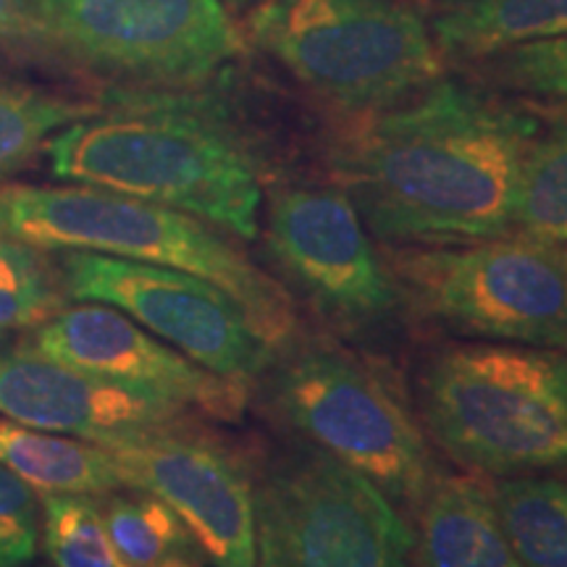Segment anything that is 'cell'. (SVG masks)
I'll use <instances>...</instances> for the list:
<instances>
[{
	"label": "cell",
	"mask_w": 567,
	"mask_h": 567,
	"mask_svg": "<svg viewBox=\"0 0 567 567\" xmlns=\"http://www.w3.org/2000/svg\"><path fill=\"white\" fill-rule=\"evenodd\" d=\"M538 124L465 84L363 113L334 151L339 187L381 243L465 245L515 231L523 158Z\"/></svg>",
	"instance_id": "1"
},
{
	"label": "cell",
	"mask_w": 567,
	"mask_h": 567,
	"mask_svg": "<svg viewBox=\"0 0 567 567\" xmlns=\"http://www.w3.org/2000/svg\"><path fill=\"white\" fill-rule=\"evenodd\" d=\"M45 153L61 182L174 208L245 243L260 237L258 163L218 113L189 97L101 105L53 134Z\"/></svg>",
	"instance_id": "2"
},
{
	"label": "cell",
	"mask_w": 567,
	"mask_h": 567,
	"mask_svg": "<svg viewBox=\"0 0 567 567\" xmlns=\"http://www.w3.org/2000/svg\"><path fill=\"white\" fill-rule=\"evenodd\" d=\"M429 442L481 478L567 467V352L513 342L439 347L415 379Z\"/></svg>",
	"instance_id": "3"
},
{
	"label": "cell",
	"mask_w": 567,
	"mask_h": 567,
	"mask_svg": "<svg viewBox=\"0 0 567 567\" xmlns=\"http://www.w3.org/2000/svg\"><path fill=\"white\" fill-rule=\"evenodd\" d=\"M0 231L42 250H82L208 279L237 300L276 350L297 337L292 295L200 218L90 184L0 187Z\"/></svg>",
	"instance_id": "4"
},
{
	"label": "cell",
	"mask_w": 567,
	"mask_h": 567,
	"mask_svg": "<svg viewBox=\"0 0 567 567\" xmlns=\"http://www.w3.org/2000/svg\"><path fill=\"white\" fill-rule=\"evenodd\" d=\"M260 379L284 431L365 476L410 520L417 517L439 467L417 413L384 365L329 339L295 337Z\"/></svg>",
	"instance_id": "5"
},
{
	"label": "cell",
	"mask_w": 567,
	"mask_h": 567,
	"mask_svg": "<svg viewBox=\"0 0 567 567\" xmlns=\"http://www.w3.org/2000/svg\"><path fill=\"white\" fill-rule=\"evenodd\" d=\"M252 40L323 101L384 111L442 80L425 21L396 0H260Z\"/></svg>",
	"instance_id": "6"
},
{
	"label": "cell",
	"mask_w": 567,
	"mask_h": 567,
	"mask_svg": "<svg viewBox=\"0 0 567 567\" xmlns=\"http://www.w3.org/2000/svg\"><path fill=\"white\" fill-rule=\"evenodd\" d=\"M386 264L408 310L450 334L567 352L563 245L509 231L465 245L392 247Z\"/></svg>",
	"instance_id": "7"
},
{
	"label": "cell",
	"mask_w": 567,
	"mask_h": 567,
	"mask_svg": "<svg viewBox=\"0 0 567 567\" xmlns=\"http://www.w3.org/2000/svg\"><path fill=\"white\" fill-rule=\"evenodd\" d=\"M255 481L258 567H410V517L379 486L305 442L274 450Z\"/></svg>",
	"instance_id": "8"
},
{
	"label": "cell",
	"mask_w": 567,
	"mask_h": 567,
	"mask_svg": "<svg viewBox=\"0 0 567 567\" xmlns=\"http://www.w3.org/2000/svg\"><path fill=\"white\" fill-rule=\"evenodd\" d=\"M260 234L276 279L331 334L375 339L405 321V295L342 187L279 189Z\"/></svg>",
	"instance_id": "9"
},
{
	"label": "cell",
	"mask_w": 567,
	"mask_h": 567,
	"mask_svg": "<svg viewBox=\"0 0 567 567\" xmlns=\"http://www.w3.org/2000/svg\"><path fill=\"white\" fill-rule=\"evenodd\" d=\"M30 6L48 48L142 84L193 87L245 51L224 0H30Z\"/></svg>",
	"instance_id": "10"
},
{
	"label": "cell",
	"mask_w": 567,
	"mask_h": 567,
	"mask_svg": "<svg viewBox=\"0 0 567 567\" xmlns=\"http://www.w3.org/2000/svg\"><path fill=\"white\" fill-rule=\"evenodd\" d=\"M59 258L66 297L122 310L210 373L250 386L274 363L276 347L218 284L176 268L97 252L61 250Z\"/></svg>",
	"instance_id": "11"
},
{
	"label": "cell",
	"mask_w": 567,
	"mask_h": 567,
	"mask_svg": "<svg viewBox=\"0 0 567 567\" xmlns=\"http://www.w3.org/2000/svg\"><path fill=\"white\" fill-rule=\"evenodd\" d=\"M124 484L166 502L213 567H258L255 481L239 452L189 425L109 446Z\"/></svg>",
	"instance_id": "12"
},
{
	"label": "cell",
	"mask_w": 567,
	"mask_h": 567,
	"mask_svg": "<svg viewBox=\"0 0 567 567\" xmlns=\"http://www.w3.org/2000/svg\"><path fill=\"white\" fill-rule=\"evenodd\" d=\"M27 347L116 386L216 421H239L250 400L247 384L210 373L122 310L101 302L63 305L59 313L38 323Z\"/></svg>",
	"instance_id": "13"
},
{
	"label": "cell",
	"mask_w": 567,
	"mask_h": 567,
	"mask_svg": "<svg viewBox=\"0 0 567 567\" xmlns=\"http://www.w3.org/2000/svg\"><path fill=\"white\" fill-rule=\"evenodd\" d=\"M0 415L103 446L189 423V410L111 384L27 344L0 350Z\"/></svg>",
	"instance_id": "14"
},
{
	"label": "cell",
	"mask_w": 567,
	"mask_h": 567,
	"mask_svg": "<svg viewBox=\"0 0 567 567\" xmlns=\"http://www.w3.org/2000/svg\"><path fill=\"white\" fill-rule=\"evenodd\" d=\"M415 520L425 567H523L496 513L492 486L476 473L439 471Z\"/></svg>",
	"instance_id": "15"
},
{
	"label": "cell",
	"mask_w": 567,
	"mask_h": 567,
	"mask_svg": "<svg viewBox=\"0 0 567 567\" xmlns=\"http://www.w3.org/2000/svg\"><path fill=\"white\" fill-rule=\"evenodd\" d=\"M0 465L45 494L105 496L126 488L109 446L53 434L0 415Z\"/></svg>",
	"instance_id": "16"
},
{
	"label": "cell",
	"mask_w": 567,
	"mask_h": 567,
	"mask_svg": "<svg viewBox=\"0 0 567 567\" xmlns=\"http://www.w3.org/2000/svg\"><path fill=\"white\" fill-rule=\"evenodd\" d=\"M431 34L444 59H488L526 42L567 38V0H442Z\"/></svg>",
	"instance_id": "17"
},
{
	"label": "cell",
	"mask_w": 567,
	"mask_h": 567,
	"mask_svg": "<svg viewBox=\"0 0 567 567\" xmlns=\"http://www.w3.org/2000/svg\"><path fill=\"white\" fill-rule=\"evenodd\" d=\"M492 496L523 567H567V484L551 476L494 478Z\"/></svg>",
	"instance_id": "18"
},
{
	"label": "cell",
	"mask_w": 567,
	"mask_h": 567,
	"mask_svg": "<svg viewBox=\"0 0 567 567\" xmlns=\"http://www.w3.org/2000/svg\"><path fill=\"white\" fill-rule=\"evenodd\" d=\"M101 499L105 526L130 567H203V551L182 517L142 488H118Z\"/></svg>",
	"instance_id": "19"
},
{
	"label": "cell",
	"mask_w": 567,
	"mask_h": 567,
	"mask_svg": "<svg viewBox=\"0 0 567 567\" xmlns=\"http://www.w3.org/2000/svg\"><path fill=\"white\" fill-rule=\"evenodd\" d=\"M538 130L523 158L515 200V231L567 245V111Z\"/></svg>",
	"instance_id": "20"
},
{
	"label": "cell",
	"mask_w": 567,
	"mask_h": 567,
	"mask_svg": "<svg viewBox=\"0 0 567 567\" xmlns=\"http://www.w3.org/2000/svg\"><path fill=\"white\" fill-rule=\"evenodd\" d=\"M97 111V103L0 80V182L45 151L53 134Z\"/></svg>",
	"instance_id": "21"
},
{
	"label": "cell",
	"mask_w": 567,
	"mask_h": 567,
	"mask_svg": "<svg viewBox=\"0 0 567 567\" xmlns=\"http://www.w3.org/2000/svg\"><path fill=\"white\" fill-rule=\"evenodd\" d=\"M40 530L55 567H130L113 544L97 496L45 494Z\"/></svg>",
	"instance_id": "22"
},
{
	"label": "cell",
	"mask_w": 567,
	"mask_h": 567,
	"mask_svg": "<svg viewBox=\"0 0 567 567\" xmlns=\"http://www.w3.org/2000/svg\"><path fill=\"white\" fill-rule=\"evenodd\" d=\"M63 295L45 250L0 231V334L48 321L63 308Z\"/></svg>",
	"instance_id": "23"
},
{
	"label": "cell",
	"mask_w": 567,
	"mask_h": 567,
	"mask_svg": "<svg viewBox=\"0 0 567 567\" xmlns=\"http://www.w3.org/2000/svg\"><path fill=\"white\" fill-rule=\"evenodd\" d=\"M496 76L507 87L567 101V38L526 42L494 55Z\"/></svg>",
	"instance_id": "24"
},
{
	"label": "cell",
	"mask_w": 567,
	"mask_h": 567,
	"mask_svg": "<svg viewBox=\"0 0 567 567\" xmlns=\"http://www.w3.org/2000/svg\"><path fill=\"white\" fill-rule=\"evenodd\" d=\"M40 502L19 476L0 465V567H21L38 555Z\"/></svg>",
	"instance_id": "25"
},
{
	"label": "cell",
	"mask_w": 567,
	"mask_h": 567,
	"mask_svg": "<svg viewBox=\"0 0 567 567\" xmlns=\"http://www.w3.org/2000/svg\"><path fill=\"white\" fill-rule=\"evenodd\" d=\"M0 40L21 45H48L30 0H0Z\"/></svg>",
	"instance_id": "26"
},
{
	"label": "cell",
	"mask_w": 567,
	"mask_h": 567,
	"mask_svg": "<svg viewBox=\"0 0 567 567\" xmlns=\"http://www.w3.org/2000/svg\"><path fill=\"white\" fill-rule=\"evenodd\" d=\"M410 567H425L423 557H421V555H415V559H413V563H410Z\"/></svg>",
	"instance_id": "27"
},
{
	"label": "cell",
	"mask_w": 567,
	"mask_h": 567,
	"mask_svg": "<svg viewBox=\"0 0 567 567\" xmlns=\"http://www.w3.org/2000/svg\"><path fill=\"white\" fill-rule=\"evenodd\" d=\"M226 6H237V3H243V0H224Z\"/></svg>",
	"instance_id": "28"
},
{
	"label": "cell",
	"mask_w": 567,
	"mask_h": 567,
	"mask_svg": "<svg viewBox=\"0 0 567 567\" xmlns=\"http://www.w3.org/2000/svg\"><path fill=\"white\" fill-rule=\"evenodd\" d=\"M563 252H565V264H567V245H563Z\"/></svg>",
	"instance_id": "29"
},
{
	"label": "cell",
	"mask_w": 567,
	"mask_h": 567,
	"mask_svg": "<svg viewBox=\"0 0 567 567\" xmlns=\"http://www.w3.org/2000/svg\"><path fill=\"white\" fill-rule=\"evenodd\" d=\"M557 109H565V111H567V101H565L563 105H557Z\"/></svg>",
	"instance_id": "30"
}]
</instances>
